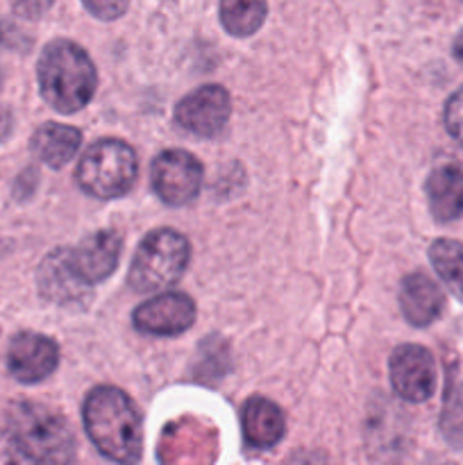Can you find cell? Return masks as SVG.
<instances>
[{"label":"cell","instance_id":"6da1fadb","mask_svg":"<svg viewBox=\"0 0 463 465\" xmlns=\"http://www.w3.org/2000/svg\"><path fill=\"white\" fill-rule=\"evenodd\" d=\"M0 461L68 463L75 457V439L57 411L34 402H16L7 413V431L0 436Z\"/></svg>","mask_w":463,"mask_h":465},{"label":"cell","instance_id":"ac0fdd59","mask_svg":"<svg viewBox=\"0 0 463 465\" xmlns=\"http://www.w3.org/2000/svg\"><path fill=\"white\" fill-rule=\"evenodd\" d=\"M266 0H221V21L234 36L254 35L266 21Z\"/></svg>","mask_w":463,"mask_h":465},{"label":"cell","instance_id":"7402d4cb","mask_svg":"<svg viewBox=\"0 0 463 465\" xmlns=\"http://www.w3.org/2000/svg\"><path fill=\"white\" fill-rule=\"evenodd\" d=\"M53 0H12V7L23 18H39L48 12Z\"/></svg>","mask_w":463,"mask_h":465},{"label":"cell","instance_id":"52a82bcc","mask_svg":"<svg viewBox=\"0 0 463 465\" xmlns=\"http://www.w3.org/2000/svg\"><path fill=\"white\" fill-rule=\"evenodd\" d=\"M390 384L407 402H425L436 391V361L422 345H399L390 354Z\"/></svg>","mask_w":463,"mask_h":465},{"label":"cell","instance_id":"9a60e30c","mask_svg":"<svg viewBox=\"0 0 463 465\" xmlns=\"http://www.w3.org/2000/svg\"><path fill=\"white\" fill-rule=\"evenodd\" d=\"M427 200L431 216L438 223H452L463 216V168L443 163L427 177Z\"/></svg>","mask_w":463,"mask_h":465},{"label":"cell","instance_id":"d6986e66","mask_svg":"<svg viewBox=\"0 0 463 465\" xmlns=\"http://www.w3.org/2000/svg\"><path fill=\"white\" fill-rule=\"evenodd\" d=\"M440 434L454 450L463 448V380L449 377L440 411Z\"/></svg>","mask_w":463,"mask_h":465},{"label":"cell","instance_id":"9c48e42d","mask_svg":"<svg viewBox=\"0 0 463 465\" xmlns=\"http://www.w3.org/2000/svg\"><path fill=\"white\" fill-rule=\"evenodd\" d=\"M195 302L186 293H162L134 312V327L150 336L184 334L195 322Z\"/></svg>","mask_w":463,"mask_h":465},{"label":"cell","instance_id":"5bb4252c","mask_svg":"<svg viewBox=\"0 0 463 465\" xmlns=\"http://www.w3.org/2000/svg\"><path fill=\"white\" fill-rule=\"evenodd\" d=\"M241 427H243V439L250 448H275L286 430L284 413L271 400L250 398L241 411Z\"/></svg>","mask_w":463,"mask_h":465},{"label":"cell","instance_id":"277c9868","mask_svg":"<svg viewBox=\"0 0 463 465\" xmlns=\"http://www.w3.org/2000/svg\"><path fill=\"white\" fill-rule=\"evenodd\" d=\"M191 259V245L184 234L175 230H154L141 241L132 259L127 282L139 293L168 289L184 275Z\"/></svg>","mask_w":463,"mask_h":465},{"label":"cell","instance_id":"cb8c5ba5","mask_svg":"<svg viewBox=\"0 0 463 465\" xmlns=\"http://www.w3.org/2000/svg\"><path fill=\"white\" fill-rule=\"evenodd\" d=\"M454 57H457V62L463 66V30L461 35L457 36V41H454Z\"/></svg>","mask_w":463,"mask_h":465},{"label":"cell","instance_id":"8992f818","mask_svg":"<svg viewBox=\"0 0 463 465\" xmlns=\"http://www.w3.org/2000/svg\"><path fill=\"white\" fill-rule=\"evenodd\" d=\"M150 182L159 198L171 207H184L202 186V163L186 150H163L150 168Z\"/></svg>","mask_w":463,"mask_h":465},{"label":"cell","instance_id":"ba28073f","mask_svg":"<svg viewBox=\"0 0 463 465\" xmlns=\"http://www.w3.org/2000/svg\"><path fill=\"white\" fill-rule=\"evenodd\" d=\"M230 114L232 98L227 89L218 84H204L177 103L175 121L191 134L216 136L227 125Z\"/></svg>","mask_w":463,"mask_h":465},{"label":"cell","instance_id":"44dd1931","mask_svg":"<svg viewBox=\"0 0 463 465\" xmlns=\"http://www.w3.org/2000/svg\"><path fill=\"white\" fill-rule=\"evenodd\" d=\"M82 3L100 21H113L125 14L130 0H82Z\"/></svg>","mask_w":463,"mask_h":465},{"label":"cell","instance_id":"2e32d148","mask_svg":"<svg viewBox=\"0 0 463 465\" xmlns=\"http://www.w3.org/2000/svg\"><path fill=\"white\" fill-rule=\"evenodd\" d=\"M82 134L77 127L64 123H45L32 136V153L50 168H62L80 150Z\"/></svg>","mask_w":463,"mask_h":465},{"label":"cell","instance_id":"7a4b0ae2","mask_svg":"<svg viewBox=\"0 0 463 465\" xmlns=\"http://www.w3.org/2000/svg\"><path fill=\"white\" fill-rule=\"evenodd\" d=\"M84 427L100 454L116 463H136L143 454V420L127 393L98 386L84 400Z\"/></svg>","mask_w":463,"mask_h":465},{"label":"cell","instance_id":"3957f363","mask_svg":"<svg viewBox=\"0 0 463 465\" xmlns=\"http://www.w3.org/2000/svg\"><path fill=\"white\" fill-rule=\"evenodd\" d=\"M36 75L41 95L59 114L80 112L94 98L98 84V73L89 54L66 39L45 45Z\"/></svg>","mask_w":463,"mask_h":465},{"label":"cell","instance_id":"4fadbf2b","mask_svg":"<svg viewBox=\"0 0 463 465\" xmlns=\"http://www.w3.org/2000/svg\"><path fill=\"white\" fill-rule=\"evenodd\" d=\"M443 291L425 272H411L399 286V307L413 327H427L443 312Z\"/></svg>","mask_w":463,"mask_h":465},{"label":"cell","instance_id":"5b68a950","mask_svg":"<svg viewBox=\"0 0 463 465\" xmlns=\"http://www.w3.org/2000/svg\"><path fill=\"white\" fill-rule=\"evenodd\" d=\"M139 175L134 150L118 139H103L89 145L77 166V184L89 195L113 200L130 193Z\"/></svg>","mask_w":463,"mask_h":465},{"label":"cell","instance_id":"30bf717a","mask_svg":"<svg viewBox=\"0 0 463 465\" xmlns=\"http://www.w3.org/2000/svg\"><path fill=\"white\" fill-rule=\"evenodd\" d=\"M59 363V348L53 339L34 331L16 334L7 350V368L14 380L36 384L54 372Z\"/></svg>","mask_w":463,"mask_h":465},{"label":"cell","instance_id":"8fae6325","mask_svg":"<svg viewBox=\"0 0 463 465\" xmlns=\"http://www.w3.org/2000/svg\"><path fill=\"white\" fill-rule=\"evenodd\" d=\"M121 250L123 239L116 232L100 230L82 239L77 248L68 250V259H71V266L77 272V277L84 284L94 286L107 280L116 271Z\"/></svg>","mask_w":463,"mask_h":465},{"label":"cell","instance_id":"7c38bea8","mask_svg":"<svg viewBox=\"0 0 463 465\" xmlns=\"http://www.w3.org/2000/svg\"><path fill=\"white\" fill-rule=\"evenodd\" d=\"M36 280H39L41 295L54 304L73 307V304H86L89 300V284H84L73 271L66 248L54 250L44 259Z\"/></svg>","mask_w":463,"mask_h":465},{"label":"cell","instance_id":"603a6c76","mask_svg":"<svg viewBox=\"0 0 463 465\" xmlns=\"http://www.w3.org/2000/svg\"><path fill=\"white\" fill-rule=\"evenodd\" d=\"M12 125H14L12 114H9L7 109H0V143H3V141L9 136V132H12Z\"/></svg>","mask_w":463,"mask_h":465},{"label":"cell","instance_id":"ffe728a7","mask_svg":"<svg viewBox=\"0 0 463 465\" xmlns=\"http://www.w3.org/2000/svg\"><path fill=\"white\" fill-rule=\"evenodd\" d=\"M445 130L449 132L452 139H457L463 145V89L449 95L448 104H445Z\"/></svg>","mask_w":463,"mask_h":465},{"label":"cell","instance_id":"e0dca14e","mask_svg":"<svg viewBox=\"0 0 463 465\" xmlns=\"http://www.w3.org/2000/svg\"><path fill=\"white\" fill-rule=\"evenodd\" d=\"M429 262L454 298L463 302V245L454 239H436L429 248Z\"/></svg>","mask_w":463,"mask_h":465}]
</instances>
